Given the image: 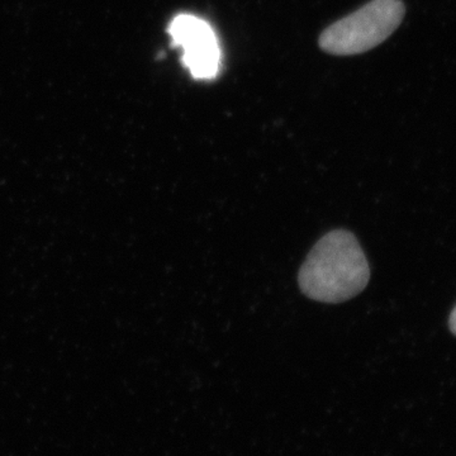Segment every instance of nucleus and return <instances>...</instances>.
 <instances>
[{
    "instance_id": "obj_1",
    "label": "nucleus",
    "mask_w": 456,
    "mask_h": 456,
    "mask_svg": "<svg viewBox=\"0 0 456 456\" xmlns=\"http://www.w3.org/2000/svg\"><path fill=\"white\" fill-rule=\"evenodd\" d=\"M370 269L364 251L349 231L323 236L308 254L298 274L302 293L314 301H349L365 289Z\"/></svg>"
},
{
    "instance_id": "obj_3",
    "label": "nucleus",
    "mask_w": 456,
    "mask_h": 456,
    "mask_svg": "<svg viewBox=\"0 0 456 456\" xmlns=\"http://www.w3.org/2000/svg\"><path fill=\"white\" fill-rule=\"evenodd\" d=\"M167 32L171 45L183 51L182 62L198 80H212L220 73L222 53L215 29L193 14H179Z\"/></svg>"
},
{
    "instance_id": "obj_2",
    "label": "nucleus",
    "mask_w": 456,
    "mask_h": 456,
    "mask_svg": "<svg viewBox=\"0 0 456 456\" xmlns=\"http://www.w3.org/2000/svg\"><path fill=\"white\" fill-rule=\"evenodd\" d=\"M404 17L401 0H371L321 35V49L338 56L358 55L386 41Z\"/></svg>"
},
{
    "instance_id": "obj_4",
    "label": "nucleus",
    "mask_w": 456,
    "mask_h": 456,
    "mask_svg": "<svg viewBox=\"0 0 456 456\" xmlns=\"http://www.w3.org/2000/svg\"><path fill=\"white\" fill-rule=\"evenodd\" d=\"M450 330H452V334L456 335V307L454 311H452V316H450Z\"/></svg>"
}]
</instances>
